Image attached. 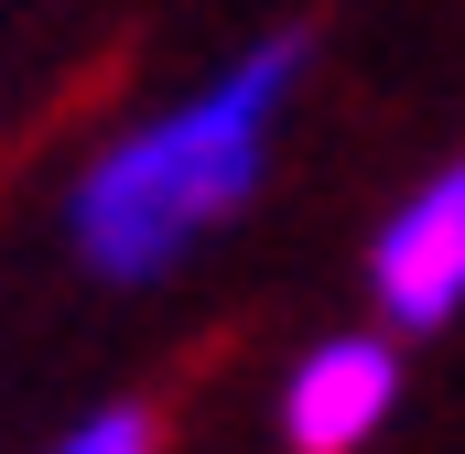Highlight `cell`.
I'll return each instance as SVG.
<instances>
[{
	"instance_id": "cell-3",
	"label": "cell",
	"mask_w": 465,
	"mask_h": 454,
	"mask_svg": "<svg viewBox=\"0 0 465 454\" xmlns=\"http://www.w3.org/2000/svg\"><path fill=\"white\" fill-rule=\"evenodd\" d=\"M390 400H401V357L379 336H325L292 368V390H282V444L292 454H357L390 422Z\"/></svg>"
},
{
	"instance_id": "cell-2",
	"label": "cell",
	"mask_w": 465,
	"mask_h": 454,
	"mask_svg": "<svg viewBox=\"0 0 465 454\" xmlns=\"http://www.w3.org/2000/svg\"><path fill=\"white\" fill-rule=\"evenodd\" d=\"M368 292H379V314H390L401 336H433V325L465 314V152L390 227H379V249H368Z\"/></svg>"
},
{
	"instance_id": "cell-4",
	"label": "cell",
	"mask_w": 465,
	"mask_h": 454,
	"mask_svg": "<svg viewBox=\"0 0 465 454\" xmlns=\"http://www.w3.org/2000/svg\"><path fill=\"white\" fill-rule=\"evenodd\" d=\"M54 454H152V411H130V400H119V411H98V422H76Z\"/></svg>"
},
{
	"instance_id": "cell-1",
	"label": "cell",
	"mask_w": 465,
	"mask_h": 454,
	"mask_svg": "<svg viewBox=\"0 0 465 454\" xmlns=\"http://www.w3.org/2000/svg\"><path fill=\"white\" fill-rule=\"evenodd\" d=\"M292 76H303V33H271L228 54L184 109L141 119L130 141H109L76 184V260L98 281H163L206 227H228L260 195V163H271V130L292 109Z\"/></svg>"
}]
</instances>
